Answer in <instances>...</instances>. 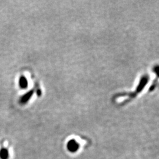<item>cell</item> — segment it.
<instances>
[{"instance_id": "2", "label": "cell", "mask_w": 159, "mask_h": 159, "mask_svg": "<svg viewBox=\"0 0 159 159\" xmlns=\"http://www.w3.org/2000/svg\"><path fill=\"white\" fill-rule=\"evenodd\" d=\"M10 157V153L8 148L2 147L0 150V159H8Z\"/></svg>"}, {"instance_id": "1", "label": "cell", "mask_w": 159, "mask_h": 159, "mask_svg": "<svg viewBox=\"0 0 159 159\" xmlns=\"http://www.w3.org/2000/svg\"><path fill=\"white\" fill-rule=\"evenodd\" d=\"M67 148L69 151L71 152L76 151L79 148V144L75 140H71L68 143Z\"/></svg>"}]
</instances>
